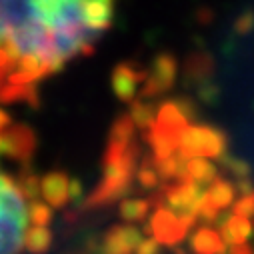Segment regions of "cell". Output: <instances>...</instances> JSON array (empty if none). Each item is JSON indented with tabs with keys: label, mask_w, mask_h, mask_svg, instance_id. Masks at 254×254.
<instances>
[{
	"label": "cell",
	"mask_w": 254,
	"mask_h": 254,
	"mask_svg": "<svg viewBox=\"0 0 254 254\" xmlns=\"http://www.w3.org/2000/svg\"><path fill=\"white\" fill-rule=\"evenodd\" d=\"M116 0H0V104L32 102L112 22Z\"/></svg>",
	"instance_id": "obj_1"
},
{
	"label": "cell",
	"mask_w": 254,
	"mask_h": 254,
	"mask_svg": "<svg viewBox=\"0 0 254 254\" xmlns=\"http://www.w3.org/2000/svg\"><path fill=\"white\" fill-rule=\"evenodd\" d=\"M190 226L192 224L176 216L172 210L158 206L150 222L146 224V232L150 234V238H154L162 246H176L186 238V232L190 230Z\"/></svg>",
	"instance_id": "obj_2"
},
{
	"label": "cell",
	"mask_w": 254,
	"mask_h": 254,
	"mask_svg": "<svg viewBox=\"0 0 254 254\" xmlns=\"http://www.w3.org/2000/svg\"><path fill=\"white\" fill-rule=\"evenodd\" d=\"M142 234L134 226H112L104 238L96 254H132L142 242Z\"/></svg>",
	"instance_id": "obj_3"
},
{
	"label": "cell",
	"mask_w": 254,
	"mask_h": 254,
	"mask_svg": "<svg viewBox=\"0 0 254 254\" xmlns=\"http://www.w3.org/2000/svg\"><path fill=\"white\" fill-rule=\"evenodd\" d=\"M218 224V232L224 238L226 244L234 246V244H246V240L252 236L254 232V224L248 218L230 214V216H220Z\"/></svg>",
	"instance_id": "obj_4"
},
{
	"label": "cell",
	"mask_w": 254,
	"mask_h": 254,
	"mask_svg": "<svg viewBox=\"0 0 254 254\" xmlns=\"http://www.w3.org/2000/svg\"><path fill=\"white\" fill-rule=\"evenodd\" d=\"M190 248L194 254H226V242L214 228H198L190 236Z\"/></svg>",
	"instance_id": "obj_5"
},
{
	"label": "cell",
	"mask_w": 254,
	"mask_h": 254,
	"mask_svg": "<svg viewBox=\"0 0 254 254\" xmlns=\"http://www.w3.org/2000/svg\"><path fill=\"white\" fill-rule=\"evenodd\" d=\"M52 232L48 230V226H30L24 234L22 240V248L30 254H46L52 246Z\"/></svg>",
	"instance_id": "obj_6"
},
{
	"label": "cell",
	"mask_w": 254,
	"mask_h": 254,
	"mask_svg": "<svg viewBox=\"0 0 254 254\" xmlns=\"http://www.w3.org/2000/svg\"><path fill=\"white\" fill-rule=\"evenodd\" d=\"M148 208H150L148 200H126L120 204V216L126 222H138L146 216Z\"/></svg>",
	"instance_id": "obj_7"
},
{
	"label": "cell",
	"mask_w": 254,
	"mask_h": 254,
	"mask_svg": "<svg viewBox=\"0 0 254 254\" xmlns=\"http://www.w3.org/2000/svg\"><path fill=\"white\" fill-rule=\"evenodd\" d=\"M134 254H160V244L154 238H144L138 244V248H136Z\"/></svg>",
	"instance_id": "obj_8"
},
{
	"label": "cell",
	"mask_w": 254,
	"mask_h": 254,
	"mask_svg": "<svg viewBox=\"0 0 254 254\" xmlns=\"http://www.w3.org/2000/svg\"><path fill=\"white\" fill-rule=\"evenodd\" d=\"M228 254H254V250L248 244H234V246H230Z\"/></svg>",
	"instance_id": "obj_9"
}]
</instances>
